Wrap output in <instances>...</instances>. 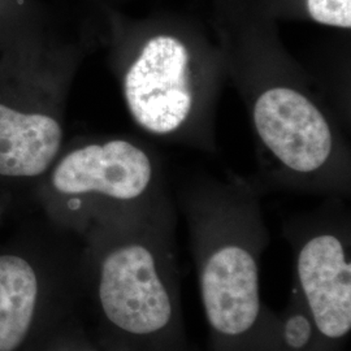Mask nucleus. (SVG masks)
Listing matches in <instances>:
<instances>
[{"label": "nucleus", "instance_id": "obj_10", "mask_svg": "<svg viewBox=\"0 0 351 351\" xmlns=\"http://www.w3.org/2000/svg\"><path fill=\"white\" fill-rule=\"evenodd\" d=\"M314 323L310 316L291 315L284 326V341L294 350L304 349L314 336Z\"/></svg>", "mask_w": 351, "mask_h": 351}, {"label": "nucleus", "instance_id": "obj_2", "mask_svg": "<svg viewBox=\"0 0 351 351\" xmlns=\"http://www.w3.org/2000/svg\"><path fill=\"white\" fill-rule=\"evenodd\" d=\"M99 300L113 326L152 336L173 317V300L154 252L139 243L112 251L101 264Z\"/></svg>", "mask_w": 351, "mask_h": 351}, {"label": "nucleus", "instance_id": "obj_9", "mask_svg": "<svg viewBox=\"0 0 351 351\" xmlns=\"http://www.w3.org/2000/svg\"><path fill=\"white\" fill-rule=\"evenodd\" d=\"M307 10L319 24L351 27V0H307Z\"/></svg>", "mask_w": 351, "mask_h": 351}, {"label": "nucleus", "instance_id": "obj_8", "mask_svg": "<svg viewBox=\"0 0 351 351\" xmlns=\"http://www.w3.org/2000/svg\"><path fill=\"white\" fill-rule=\"evenodd\" d=\"M38 280L25 259L0 256V351H14L25 339L37 302Z\"/></svg>", "mask_w": 351, "mask_h": 351}, {"label": "nucleus", "instance_id": "obj_1", "mask_svg": "<svg viewBox=\"0 0 351 351\" xmlns=\"http://www.w3.org/2000/svg\"><path fill=\"white\" fill-rule=\"evenodd\" d=\"M190 52L171 36L151 38L124 78L128 110L146 132L165 136L181 128L193 108Z\"/></svg>", "mask_w": 351, "mask_h": 351}, {"label": "nucleus", "instance_id": "obj_7", "mask_svg": "<svg viewBox=\"0 0 351 351\" xmlns=\"http://www.w3.org/2000/svg\"><path fill=\"white\" fill-rule=\"evenodd\" d=\"M62 139L63 129L53 117L0 103V175H42L60 150Z\"/></svg>", "mask_w": 351, "mask_h": 351}, {"label": "nucleus", "instance_id": "obj_4", "mask_svg": "<svg viewBox=\"0 0 351 351\" xmlns=\"http://www.w3.org/2000/svg\"><path fill=\"white\" fill-rule=\"evenodd\" d=\"M201 294L204 314L215 332L224 337L249 332L262 307L254 255L233 243L216 249L202 267Z\"/></svg>", "mask_w": 351, "mask_h": 351}, {"label": "nucleus", "instance_id": "obj_3", "mask_svg": "<svg viewBox=\"0 0 351 351\" xmlns=\"http://www.w3.org/2000/svg\"><path fill=\"white\" fill-rule=\"evenodd\" d=\"M254 124L264 145L295 172H314L332 152L333 136L326 117L297 90L264 91L254 106Z\"/></svg>", "mask_w": 351, "mask_h": 351}, {"label": "nucleus", "instance_id": "obj_5", "mask_svg": "<svg viewBox=\"0 0 351 351\" xmlns=\"http://www.w3.org/2000/svg\"><path fill=\"white\" fill-rule=\"evenodd\" d=\"M151 177L149 156L133 143L116 139L69 152L55 168L52 185L63 194L98 193L130 201L145 193Z\"/></svg>", "mask_w": 351, "mask_h": 351}, {"label": "nucleus", "instance_id": "obj_6", "mask_svg": "<svg viewBox=\"0 0 351 351\" xmlns=\"http://www.w3.org/2000/svg\"><path fill=\"white\" fill-rule=\"evenodd\" d=\"M297 275L308 316L328 339L351 330V264L345 246L333 234L308 239L298 255Z\"/></svg>", "mask_w": 351, "mask_h": 351}]
</instances>
